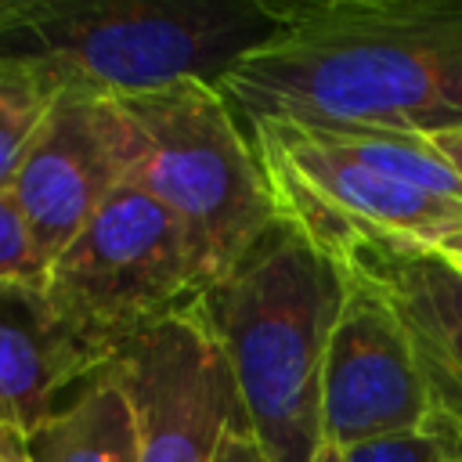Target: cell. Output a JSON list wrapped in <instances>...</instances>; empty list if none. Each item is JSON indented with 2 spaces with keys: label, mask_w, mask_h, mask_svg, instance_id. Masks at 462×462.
I'll list each match as a JSON object with an SVG mask.
<instances>
[{
  "label": "cell",
  "mask_w": 462,
  "mask_h": 462,
  "mask_svg": "<svg viewBox=\"0 0 462 462\" xmlns=\"http://www.w3.org/2000/svg\"><path fill=\"white\" fill-rule=\"evenodd\" d=\"M245 123L430 137L462 126V0L278 4L217 83Z\"/></svg>",
  "instance_id": "obj_1"
},
{
  "label": "cell",
  "mask_w": 462,
  "mask_h": 462,
  "mask_svg": "<svg viewBox=\"0 0 462 462\" xmlns=\"http://www.w3.org/2000/svg\"><path fill=\"white\" fill-rule=\"evenodd\" d=\"M346 292L343 267L285 217L195 303L271 462L321 451V365Z\"/></svg>",
  "instance_id": "obj_2"
},
{
  "label": "cell",
  "mask_w": 462,
  "mask_h": 462,
  "mask_svg": "<svg viewBox=\"0 0 462 462\" xmlns=\"http://www.w3.org/2000/svg\"><path fill=\"white\" fill-rule=\"evenodd\" d=\"M278 18L263 0H32L0 32V58L54 94L137 97L184 79L220 83Z\"/></svg>",
  "instance_id": "obj_3"
},
{
  "label": "cell",
  "mask_w": 462,
  "mask_h": 462,
  "mask_svg": "<svg viewBox=\"0 0 462 462\" xmlns=\"http://www.w3.org/2000/svg\"><path fill=\"white\" fill-rule=\"evenodd\" d=\"M119 105L134 130L126 184L180 224L213 285L282 220L253 134L209 79H184Z\"/></svg>",
  "instance_id": "obj_4"
},
{
  "label": "cell",
  "mask_w": 462,
  "mask_h": 462,
  "mask_svg": "<svg viewBox=\"0 0 462 462\" xmlns=\"http://www.w3.org/2000/svg\"><path fill=\"white\" fill-rule=\"evenodd\" d=\"M206 289L180 224L137 184L116 188L43 271L51 303L108 361L126 339L191 310Z\"/></svg>",
  "instance_id": "obj_5"
},
{
  "label": "cell",
  "mask_w": 462,
  "mask_h": 462,
  "mask_svg": "<svg viewBox=\"0 0 462 462\" xmlns=\"http://www.w3.org/2000/svg\"><path fill=\"white\" fill-rule=\"evenodd\" d=\"M274 199L321 253L386 296L422 383V437L444 462H462V271L422 245L346 227L303 199L282 191Z\"/></svg>",
  "instance_id": "obj_6"
},
{
  "label": "cell",
  "mask_w": 462,
  "mask_h": 462,
  "mask_svg": "<svg viewBox=\"0 0 462 462\" xmlns=\"http://www.w3.org/2000/svg\"><path fill=\"white\" fill-rule=\"evenodd\" d=\"M137 422V462H213L227 430L245 422L227 361L199 310L126 339L105 365Z\"/></svg>",
  "instance_id": "obj_7"
},
{
  "label": "cell",
  "mask_w": 462,
  "mask_h": 462,
  "mask_svg": "<svg viewBox=\"0 0 462 462\" xmlns=\"http://www.w3.org/2000/svg\"><path fill=\"white\" fill-rule=\"evenodd\" d=\"M134 130L116 97L61 90L11 184L29 235L51 263L101 209V202L130 180Z\"/></svg>",
  "instance_id": "obj_8"
},
{
  "label": "cell",
  "mask_w": 462,
  "mask_h": 462,
  "mask_svg": "<svg viewBox=\"0 0 462 462\" xmlns=\"http://www.w3.org/2000/svg\"><path fill=\"white\" fill-rule=\"evenodd\" d=\"M249 134L260 148L274 191L303 199L346 227L422 249H437L462 231L458 199L411 188L361 162L321 130L260 119L249 123Z\"/></svg>",
  "instance_id": "obj_9"
},
{
  "label": "cell",
  "mask_w": 462,
  "mask_h": 462,
  "mask_svg": "<svg viewBox=\"0 0 462 462\" xmlns=\"http://www.w3.org/2000/svg\"><path fill=\"white\" fill-rule=\"evenodd\" d=\"M422 383L393 307L375 285L346 274L321 365L325 444L346 451L383 437L422 433Z\"/></svg>",
  "instance_id": "obj_10"
},
{
  "label": "cell",
  "mask_w": 462,
  "mask_h": 462,
  "mask_svg": "<svg viewBox=\"0 0 462 462\" xmlns=\"http://www.w3.org/2000/svg\"><path fill=\"white\" fill-rule=\"evenodd\" d=\"M108 357L51 303L40 282L0 285V426L29 433Z\"/></svg>",
  "instance_id": "obj_11"
},
{
  "label": "cell",
  "mask_w": 462,
  "mask_h": 462,
  "mask_svg": "<svg viewBox=\"0 0 462 462\" xmlns=\"http://www.w3.org/2000/svg\"><path fill=\"white\" fill-rule=\"evenodd\" d=\"M32 462H137L134 408L108 368L79 383L25 433Z\"/></svg>",
  "instance_id": "obj_12"
},
{
  "label": "cell",
  "mask_w": 462,
  "mask_h": 462,
  "mask_svg": "<svg viewBox=\"0 0 462 462\" xmlns=\"http://www.w3.org/2000/svg\"><path fill=\"white\" fill-rule=\"evenodd\" d=\"M321 134L332 137L350 155H357L361 162H368V166H375V170H383V173H390L411 188L462 202V177L451 170V162L426 137L383 134V130H321Z\"/></svg>",
  "instance_id": "obj_13"
},
{
  "label": "cell",
  "mask_w": 462,
  "mask_h": 462,
  "mask_svg": "<svg viewBox=\"0 0 462 462\" xmlns=\"http://www.w3.org/2000/svg\"><path fill=\"white\" fill-rule=\"evenodd\" d=\"M54 97L58 94L32 69L0 58V191H11Z\"/></svg>",
  "instance_id": "obj_14"
},
{
  "label": "cell",
  "mask_w": 462,
  "mask_h": 462,
  "mask_svg": "<svg viewBox=\"0 0 462 462\" xmlns=\"http://www.w3.org/2000/svg\"><path fill=\"white\" fill-rule=\"evenodd\" d=\"M47 271L29 224L11 191H0V285L4 282H40Z\"/></svg>",
  "instance_id": "obj_15"
},
{
  "label": "cell",
  "mask_w": 462,
  "mask_h": 462,
  "mask_svg": "<svg viewBox=\"0 0 462 462\" xmlns=\"http://www.w3.org/2000/svg\"><path fill=\"white\" fill-rule=\"evenodd\" d=\"M343 462H444L440 451L422 437V433H404V437H383L368 444H354L339 451Z\"/></svg>",
  "instance_id": "obj_16"
},
{
  "label": "cell",
  "mask_w": 462,
  "mask_h": 462,
  "mask_svg": "<svg viewBox=\"0 0 462 462\" xmlns=\"http://www.w3.org/2000/svg\"><path fill=\"white\" fill-rule=\"evenodd\" d=\"M213 462H271V458L260 448V440L253 437V430L245 422H238V426L227 430V437H224V444H220Z\"/></svg>",
  "instance_id": "obj_17"
},
{
  "label": "cell",
  "mask_w": 462,
  "mask_h": 462,
  "mask_svg": "<svg viewBox=\"0 0 462 462\" xmlns=\"http://www.w3.org/2000/svg\"><path fill=\"white\" fill-rule=\"evenodd\" d=\"M448 162H451V170L462 177V126H451V130H437V134H430L426 137Z\"/></svg>",
  "instance_id": "obj_18"
},
{
  "label": "cell",
  "mask_w": 462,
  "mask_h": 462,
  "mask_svg": "<svg viewBox=\"0 0 462 462\" xmlns=\"http://www.w3.org/2000/svg\"><path fill=\"white\" fill-rule=\"evenodd\" d=\"M0 462H32L25 451V433L0 426Z\"/></svg>",
  "instance_id": "obj_19"
},
{
  "label": "cell",
  "mask_w": 462,
  "mask_h": 462,
  "mask_svg": "<svg viewBox=\"0 0 462 462\" xmlns=\"http://www.w3.org/2000/svg\"><path fill=\"white\" fill-rule=\"evenodd\" d=\"M29 11H32V0H0V32L18 25Z\"/></svg>",
  "instance_id": "obj_20"
},
{
  "label": "cell",
  "mask_w": 462,
  "mask_h": 462,
  "mask_svg": "<svg viewBox=\"0 0 462 462\" xmlns=\"http://www.w3.org/2000/svg\"><path fill=\"white\" fill-rule=\"evenodd\" d=\"M430 253H437L444 263H451L455 271H462V231H458V235H451L444 245H437V249H430Z\"/></svg>",
  "instance_id": "obj_21"
},
{
  "label": "cell",
  "mask_w": 462,
  "mask_h": 462,
  "mask_svg": "<svg viewBox=\"0 0 462 462\" xmlns=\"http://www.w3.org/2000/svg\"><path fill=\"white\" fill-rule=\"evenodd\" d=\"M314 462H343V458H339V448H332V444H321V451L314 455Z\"/></svg>",
  "instance_id": "obj_22"
}]
</instances>
